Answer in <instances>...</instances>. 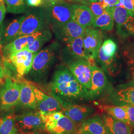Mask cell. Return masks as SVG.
Masks as SVG:
<instances>
[{"label":"cell","instance_id":"obj_2","mask_svg":"<svg viewBox=\"0 0 134 134\" xmlns=\"http://www.w3.org/2000/svg\"><path fill=\"white\" fill-rule=\"evenodd\" d=\"M60 47L59 43L54 42L36 53L29 72L34 81L42 82L45 79L49 71L56 62Z\"/></svg>","mask_w":134,"mask_h":134},{"label":"cell","instance_id":"obj_35","mask_svg":"<svg viewBox=\"0 0 134 134\" xmlns=\"http://www.w3.org/2000/svg\"><path fill=\"white\" fill-rule=\"evenodd\" d=\"M101 3L105 9L108 7H114L119 3V0H102Z\"/></svg>","mask_w":134,"mask_h":134},{"label":"cell","instance_id":"obj_17","mask_svg":"<svg viewBox=\"0 0 134 134\" xmlns=\"http://www.w3.org/2000/svg\"><path fill=\"white\" fill-rule=\"evenodd\" d=\"M66 44V46L62 52L64 58H71L75 60L88 59L85 52L82 36L74 39Z\"/></svg>","mask_w":134,"mask_h":134},{"label":"cell","instance_id":"obj_8","mask_svg":"<svg viewBox=\"0 0 134 134\" xmlns=\"http://www.w3.org/2000/svg\"><path fill=\"white\" fill-rule=\"evenodd\" d=\"M103 38L100 30L91 26L85 29L82 38L86 54L88 59H96Z\"/></svg>","mask_w":134,"mask_h":134},{"label":"cell","instance_id":"obj_20","mask_svg":"<svg viewBox=\"0 0 134 134\" xmlns=\"http://www.w3.org/2000/svg\"><path fill=\"white\" fill-rule=\"evenodd\" d=\"M13 110L0 114V134H18L19 130Z\"/></svg>","mask_w":134,"mask_h":134},{"label":"cell","instance_id":"obj_24","mask_svg":"<svg viewBox=\"0 0 134 134\" xmlns=\"http://www.w3.org/2000/svg\"><path fill=\"white\" fill-rule=\"evenodd\" d=\"M24 18L25 15H24L14 19L7 26L3 34H1L2 43L3 45L5 46L16 38Z\"/></svg>","mask_w":134,"mask_h":134},{"label":"cell","instance_id":"obj_36","mask_svg":"<svg viewBox=\"0 0 134 134\" xmlns=\"http://www.w3.org/2000/svg\"><path fill=\"white\" fill-rule=\"evenodd\" d=\"M26 3L27 5L31 7H38L42 6L43 0H26Z\"/></svg>","mask_w":134,"mask_h":134},{"label":"cell","instance_id":"obj_42","mask_svg":"<svg viewBox=\"0 0 134 134\" xmlns=\"http://www.w3.org/2000/svg\"><path fill=\"white\" fill-rule=\"evenodd\" d=\"M2 48L3 45L2 43V34L0 32V55H2Z\"/></svg>","mask_w":134,"mask_h":134},{"label":"cell","instance_id":"obj_15","mask_svg":"<svg viewBox=\"0 0 134 134\" xmlns=\"http://www.w3.org/2000/svg\"><path fill=\"white\" fill-rule=\"evenodd\" d=\"M20 85L19 105L29 110H37V102L33 89V83L19 81Z\"/></svg>","mask_w":134,"mask_h":134},{"label":"cell","instance_id":"obj_31","mask_svg":"<svg viewBox=\"0 0 134 134\" xmlns=\"http://www.w3.org/2000/svg\"><path fill=\"white\" fill-rule=\"evenodd\" d=\"M85 5H87L90 9L93 15L94 19L102 14L105 9L102 5L101 2L95 3L88 2Z\"/></svg>","mask_w":134,"mask_h":134},{"label":"cell","instance_id":"obj_37","mask_svg":"<svg viewBox=\"0 0 134 134\" xmlns=\"http://www.w3.org/2000/svg\"><path fill=\"white\" fill-rule=\"evenodd\" d=\"M6 11L7 9L5 5V2H3L0 3V25L4 19Z\"/></svg>","mask_w":134,"mask_h":134},{"label":"cell","instance_id":"obj_26","mask_svg":"<svg viewBox=\"0 0 134 134\" xmlns=\"http://www.w3.org/2000/svg\"><path fill=\"white\" fill-rule=\"evenodd\" d=\"M116 98L124 104L134 106V85L130 82L129 85L123 86L117 92Z\"/></svg>","mask_w":134,"mask_h":134},{"label":"cell","instance_id":"obj_45","mask_svg":"<svg viewBox=\"0 0 134 134\" xmlns=\"http://www.w3.org/2000/svg\"><path fill=\"white\" fill-rule=\"evenodd\" d=\"M5 0H0V3H2V2H4Z\"/></svg>","mask_w":134,"mask_h":134},{"label":"cell","instance_id":"obj_41","mask_svg":"<svg viewBox=\"0 0 134 134\" xmlns=\"http://www.w3.org/2000/svg\"><path fill=\"white\" fill-rule=\"evenodd\" d=\"M88 0H74V2H76L77 3L81 4L82 5H86L88 2Z\"/></svg>","mask_w":134,"mask_h":134},{"label":"cell","instance_id":"obj_44","mask_svg":"<svg viewBox=\"0 0 134 134\" xmlns=\"http://www.w3.org/2000/svg\"><path fill=\"white\" fill-rule=\"evenodd\" d=\"M91 134V133H87V132H82V133H80V134Z\"/></svg>","mask_w":134,"mask_h":134},{"label":"cell","instance_id":"obj_23","mask_svg":"<svg viewBox=\"0 0 134 134\" xmlns=\"http://www.w3.org/2000/svg\"><path fill=\"white\" fill-rule=\"evenodd\" d=\"M114 19L113 14V7H108L102 14L94 20L92 26L94 28L110 31L114 26Z\"/></svg>","mask_w":134,"mask_h":134},{"label":"cell","instance_id":"obj_10","mask_svg":"<svg viewBox=\"0 0 134 134\" xmlns=\"http://www.w3.org/2000/svg\"><path fill=\"white\" fill-rule=\"evenodd\" d=\"M68 68L77 81L89 91L92 76V66L89 62L85 59L76 60L69 64Z\"/></svg>","mask_w":134,"mask_h":134},{"label":"cell","instance_id":"obj_9","mask_svg":"<svg viewBox=\"0 0 134 134\" xmlns=\"http://www.w3.org/2000/svg\"><path fill=\"white\" fill-rule=\"evenodd\" d=\"M48 25L45 18L43 9L25 16L24 20L16 38L29 35L37 31L47 29Z\"/></svg>","mask_w":134,"mask_h":134},{"label":"cell","instance_id":"obj_1","mask_svg":"<svg viewBox=\"0 0 134 134\" xmlns=\"http://www.w3.org/2000/svg\"><path fill=\"white\" fill-rule=\"evenodd\" d=\"M50 86L52 96L61 105L91 99L89 91L77 81L67 67H60L55 72Z\"/></svg>","mask_w":134,"mask_h":134},{"label":"cell","instance_id":"obj_46","mask_svg":"<svg viewBox=\"0 0 134 134\" xmlns=\"http://www.w3.org/2000/svg\"><path fill=\"white\" fill-rule=\"evenodd\" d=\"M2 85L0 84V91H1V86Z\"/></svg>","mask_w":134,"mask_h":134},{"label":"cell","instance_id":"obj_25","mask_svg":"<svg viewBox=\"0 0 134 134\" xmlns=\"http://www.w3.org/2000/svg\"><path fill=\"white\" fill-rule=\"evenodd\" d=\"M98 107L102 112H105L107 115L129 125L127 113L123 106L100 104L98 105Z\"/></svg>","mask_w":134,"mask_h":134},{"label":"cell","instance_id":"obj_40","mask_svg":"<svg viewBox=\"0 0 134 134\" xmlns=\"http://www.w3.org/2000/svg\"><path fill=\"white\" fill-rule=\"evenodd\" d=\"M132 67H131V74H132V81L131 82L134 85V61H133L132 64Z\"/></svg>","mask_w":134,"mask_h":134},{"label":"cell","instance_id":"obj_28","mask_svg":"<svg viewBox=\"0 0 134 134\" xmlns=\"http://www.w3.org/2000/svg\"><path fill=\"white\" fill-rule=\"evenodd\" d=\"M7 11L14 14L24 13L26 9V0H5Z\"/></svg>","mask_w":134,"mask_h":134},{"label":"cell","instance_id":"obj_3","mask_svg":"<svg viewBox=\"0 0 134 134\" xmlns=\"http://www.w3.org/2000/svg\"><path fill=\"white\" fill-rule=\"evenodd\" d=\"M20 83L10 77H6L0 91V111L13 110L18 105L20 96Z\"/></svg>","mask_w":134,"mask_h":134},{"label":"cell","instance_id":"obj_6","mask_svg":"<svg viewBox=\"0 0 134 134\" xmlns=\"http://www.w3.org/2000/svg\"><path fill=\"white\" fill-rule=\"evenodd\" d=\"M36 54V53H34L27 49H24L12 54L5 59L10 61L14 66L19 81L22 77L29 74Z\"/></svg>","mask_w":134,"mask_h":134},{"label":"cell","instance_id":"obj_12","mask_svg":"<svg viewBox=\"0 0 134 134\" xmlns=\"http://www.w3.org/2000/svg\"><path fill=\"white\" fill-rule=\"evenodd\" d=\"M33 89L37 102V110L41 114L62 110L61 104L54 96L46 93L34 83Z\"/></svg>","mask_w":134,"mask_h":134},{"label":"cell","instance_id":"obj_43","mask_svg":"<svg viewBox=\"0 0 134 134\" xmlns=\"http://www.w3.org/2000/svg\"><path fill=\"white\" fill-rule=\"evenodd\" d=\"M88 1L91 3H95V2H100L102 1V0H88Z\"/></svg>","mask_w":134,"mask_h":134},{"label":"cell","instance_id":"obj_27","mask_svg":"<svg viewBox=\"0 0 134 134\" xmlns=\"http://www.w3.org/2000/svg\"><path fill=\"white\" fill-rule=\"evenodd\" d=\"M52 37V34L51 31L47 29L43 30V34L36 39L34 43L27 48V49L34 52L37 53L45 44L47 43Z\"/></svg>","mask_w":134,"mask_h":134},{"label":"cell","instance_id":"obj_34","mask_svg":"<svg viewBox=\"0 0 134 134\" xmlns=\"http://www.w3.org/2000/svg\"><path fill=\"white\" fill-rule=\"evenodd\" d=\"M6 77L7 75L4 64L0 61V84L2 86L4 83Z\"/></svg>","mask_w":134,"mask_h":134},{"label":"cell","instance_id":"obj_4","mask_svg":"<svg viewBox=\"0 0 134 134\" xmlns=\"http://www.w3.org/2000/svg\"><path fill=\"white\" fill-rule=\"evenodd\" d=\"M45 18L51 28L64 24L72 19V5L69 3H59L43 9Z\"/></svg>","mask_w":134,"mask_h":134},{"label":"cell","instance_id":"obj_5","mask_svg":"<svg viewBox=\"0 0 134 134\" xmlns=\"http://www.w3.org/2000/svg\"><path fill=\"white\" fill-rule=\"evenodd\" d=\"M113 14L118 34L123 37L134 36V12L123 7H113Z\"/></svg>","mask_w":134,"mask_h":134},{"label":"cell","instance_id":"obj_39","mask_svg":"<svg viewBox=\"0 0 134 134\" xmlns=\"http://www.w3.org/2000/svg\"><path fill=\"white\" fill-rule=\"evenodd\" d=\"M45 131H20L18 134H46Z\"/></svg>","mask_w":134,"mask_h":134},{"label":"cell","instance_id":"obj_38","mask_svg":"<svg viewBox=\"0 0 134 134\" xmlns=\"http://www.w3.org/2000/svg\"><path fill=\"white\" fill-rule=\"evenodd\" d=\"M43 4L42 7L44 8H47L53 5L57 4L59 3H62L61 0H43Z\"/></svg>","mask_w":134,"mask_h":134},{"label":"cell","instance_id":"obj_30","mask_svg":"<svg viewBox=\"0 0 134 134\" xmlns=\"http://www.w3.org/2000/svg\"><path fill=\"white\" fill-rule=\"evenodd\" d=\"M103 69L105 70L110 67L114 60V57L106 56L103 52L101 48H100L96 59Z\"/></svg>","mask_w":134,"mask_h":134},{"label":"cell","instance_id":"obj_32","mask_svg":"<svg viewBox=\"0 0 134 134\" xmlns=\"http://www.w3.org/2000/svg\"><path fill=\"white\" fill-rule=\"evenodd\" d=\"M127 113L130 126L134 128V106L130 104L122 105Z\"/></svg>","mask_w":134,"mask_h":134},{"label":"cell","instance_id":"obj_14","mask_svg":"<svg viewBox=\"0 0 134 134\" xmlns=\"http://www.w3.org/2000/svg\"><path fill=\"white\" fill-rule=\"evenodd\" d=\"M79 127L64 114L58 120L45 123V131L48 134H79Z\"/></svg>","mask_w":134,"mask_h":134},{"label":"cell","instance_id":"obj_33","mask_svg":"<svg viewBox=\"0 0 134 134\" xmlns=\"http://www.w3.org/2000/svg\"><path fill=\"white\" fill-rule=\"evenodd\" d=\"M123 7L127 10L134 12V0H119V3L114 7Z\"/></svg>","mask_w":134,"mask_h":134},{"label":"cell","instance_id":"obj_22","mask_svg":"<svg viewBox=\"0 0 134 134\" xmlns=\"http://www.w3.org/2000/svg\"><path fill=\"white\" fill-rule=\"evenodd\" d=\"M29 46L28 35L20 36L3 47L2 56L7 59L12 54L24 49H27Z\"/></svg>","mask_w":134,"mask_h":134},{"label":"cell","instance_id":"obj_29","mask_svg":"<svg viewBox=\"0 0 134 134\" xmlns=\"http://www.w3.org/2000/svg\"><path fill=\"white\" fill-rule=\"evenodd\" d=\"M101 48L105 56L114 57L117 49V46L112 40L107 39L104 41Z\"/></svg>","mask_w":134,"mask_h":134},{"label":"cell","instance_id":"obj_13","mask_svg":"<svg viewBox=\"0 0 134 134\" xmlns=\"http://www.w3.org/2000/svg\"><path fill=\"white\" fill-rule=\"evenodd\" d=\"M62 106L63 114L77 124H81L95 112L92 107L75 103H64Z\"/></svg>","mask_w":134,"mask_h":134},{"label":"cell","instance_id":"obj_21","mask_svg":"<svg viewBox=\"0 0 134 134\" xmlns=\"http://www.w3.org/2000/svg\"><path fill=\"white\" fill-rule=\"evenodd\" d=\"M102 119L108 134H132L131 127L124 122L108 115H104Z\"/></svg>","mask_w":134,"mask_h":134},{"label":"cell","instance_id":"obj_16","mask_svg":"<svg viewBox=\"0 0 134 134\" xmlns=\"http://www.w3.org/2000/svg\"><path fill=\"white\" fill-rule=\"evenodd\" d=\"M107 80L103 70L96 65L92 66L91 87L89 90L90 99L98 97L107 86Z\"/></svg>","mask_w":134,"mask_h":134},{"label":"cell","instance_id":"obj_19","mask_svg":"<svg viewBox=\"0 0 134 134\" xmlns=\"http://www.w3.org/2000/svg\"><path fill=\"white\" fill-rule=\"evenodd\" d=\"M87 132L91 134H108L102 118L94 116L87 118L81 123L79 129V134Z\"/></svg>","mask_w":134,"mask_h":134},{"label":"cell","instance_id":"obj_7","mask_svg":"<svg viewBox=\"0 0 134 134\" xmlns=\"http://www.w3.org/2000/svg\"><path fill=\"white\" fill-rule=\"evenodd\" d=\"M15 120L19 132L45 131V123L38 110H30L16 115Z\"/></svg>","mask_w":134,"mask_h":134},{"label":"cell","instance_id":"obj_18","mask_svg":"<svg viewBox=\"0 0 134 134\" xmlns=\"http://www.w3.org/2000/svg\"><path fill=\"white\" fill-rule=\"evenodd\" d=\"M72 19L85 29L91 26L94 18L90 9L85 5H72Z\"/></svg>","mask_w":134,"mask_h":134},{"label":"cell","instance_id":"obj_11","mask_svg":"<svg viewBox=\"0 0 134 134\" xmlns=\"http://www.w3.org/2000/svg\"><path fill=\"white\" fill-rule=\"evenodd\" d=\"M51 29L58 40L67 43L74 39L82 36L86 29L71 19L64 24L55 26Z\"/></svg>","mask_w":134,"mask_h":134}]
</instances>
